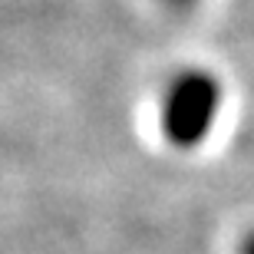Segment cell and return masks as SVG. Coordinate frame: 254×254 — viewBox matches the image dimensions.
I'll return each mask as SVG.
<instances>
[{
    "label": "cell",
    "mask_w": 254,
    "mask_h": 254,
    "mask_svg": "<svg viewBox=\"0 0 254 254\" xmlns=\"http://www.w3.org/2000/svg\"><path fill=\"white\" fill-rule=\"evenodd\" d=\"M221 83L208 69H182L162 93L159 129L172 149H198L211 135L215 119L221 113Z\"/></svg>",
    "instance_id": "1"
},
{
    "label": "cell",
    "mask_w": 254,
    "mask_h": 254,
    "mask_svg": "<svg viewBox=\"0 0 254 254\" xmlns=\"http://www.w3.org/2000/svg\"><path fill=\"white\" fill-rule=\"evenodd\" d=\"M238 254H254V228L245 231V238L238 241Z\"/></svg>",
    "instance_id": "2"
},
{
    "label": "cell",
    "mask_w": 254,
    "mask_h": 254,
    "mask_svg": "<svg viewBox=\"0 0 254 254\" xmlns=\"http://www.w3.org/2000/svg\"><path fill=\"white\" fill-rule=\"evenodd\" d=\"M169 3H191V0H169Z\"/></svg>",
    "instance_id": "3"
}]
</instances>
